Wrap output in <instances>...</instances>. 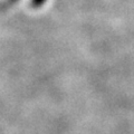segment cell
<instances>
[{
	"label": "cell",
	"instance_id": "obj_1",
	"mask_svg": "<svg viewBox=\"0 0 134 134\" xmlns=\"http://www.w3.org/2000/svg\"><path fill=\"white\" fill-rule=\"evenodd\" d=\"M46 1V0H32V5L35 7H39Z\"/></svg>",
	"mask_w": 134,
	"mask_h": 134
}]
</instances>
